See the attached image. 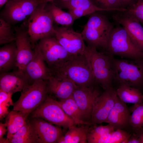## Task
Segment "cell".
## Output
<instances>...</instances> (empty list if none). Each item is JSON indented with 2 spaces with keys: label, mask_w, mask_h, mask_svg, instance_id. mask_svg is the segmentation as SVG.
<instances>
[{
  "label": "cell",
  "mask_w": 143,
  "mask_h": 143,
  "mask_svg": "<svg viewBox=\"0 0 143 143\" xmlns=\"http://www.w3.org/2000/svg\"><path fill=\"white\" fill-rule=\"evenodd\" d=\"M16 35L12 25L0 19V44H5L15 42Z\"/></svg>",
  "instance_id": "obj_30"
},
{
  "label": "cell",
  "mask_w": 143,
  "mask_h": 143,
  "mask_svg": "<svg viewBox=\"0 0 143 143\" xmlns=\"http://www.w3.org/2000/svg\"><path fill=\"white\" fill-rule=\"evenodd\" d=\"M117 12L113 15V19L126 29L135 44L143 52V26L126 10Z\"/></svg>",
  "instance_id": "obj_15"
},
{
  "label": "cell",
  "mask_w": 143,
  "mask_h": 143,
  "mask_svg": "<svg viewBox=\"0 0 143 143\" xmlns=\"http://www.w3.org/2000/svg\"><path fill=\"white\" fill-rule=\"evenodd\" d=\"M117 97L116 90L113 88L104 90L94 103L90 125L105 122L115 104Z\"/></svg>",
  "instance_id": "obj_14"
},
{
  "label": "cell",
  "mask_w": 143,
  "mask_h": 143,
  "mask_svg": "<svg viewBox=\"0 0 143 143\" xmlns=\"http://www.w3.org/2000/svg\"><path fill=\"white\" fill-rule=\"evenodd\" d=\"M108 54L132 60L143 59V52L133 42L123 26L113 28L109 35L105 49Z\"/></svg>",
  "instance_id": "obj_3"
},
{
  "label": "cell",
  "mask_w": 143,
  "mask_h": 143,
  "mask_svg": "<svg viewBox=\"0 0 143 143\" xmlns=\"http://www.w3.org/2000/svg\"><path fill=\"white\" fill-rule=\"evenodd\" d=\"M126 11L135 17L143 26V0H137Z\"/></svg>",
  "instance_id": "obj_32"
},
{
  "label": "cell",
  "mask_w": 143,
  "mask_h": 143,
  "mask_svg": "<svg viewBox=\"0 0 143 143\" xmlns=\"http://www.w3.org/2000/svg\"><path fill=\"white\" fill-rule=\"evenodd\" d=\"M17 54L15 42L4 44L0 47V73L8 72L15 66Z\"/></svg>",
  "instance_id": "obj_21"
},
{
  "label": "cell",
  "mask_w": 143,
  "mask_h": 143,
  "mask_svg": "<svg viewBox=\"0 0 143 143\" xmlns=\"http://www.w3.org/2000/svg\"><path fill=\"white\" fill-rule=\"evenodd\" d=\"M124 143H142L140 136L133 132L130 133L129 136Z\"/></svg>",
  "instance_id": "obj_36"
},
{
  "label": "cell",
  "mask_w": 143,
  "mask_h": 143,
  "mask_svg": "<svg viewBox=\"0 0 143 143\" xmlns=\"http://www.w3.org/2000/svg\"><path fill=\"white\" fill-rule=\"evenodd\" d=\"M131 113L126 104L121 101L118 96L115 105L104 123L111 125L115 130L119 129L130 132L129 131H131Z\"/></svg>",
  "instance_id": "obj_16"
},
{
  "label": "cell",
  "mask_w": 143,
  "mask_h": 143,
  "mask_svg": "<svg viewBox=\"0 0 143 143\" xmlns=\"http://www.w3.org/2000/svg\"><path fill=\"white\" fill-rule=\"evenodd\" d=\"M30 122L37 137L38 143H57L63 135L61 129L39 117Z\"/></svg>",
  "instance_id": "obj_17"
},
{
  "label": "cell",
  "mask_w": 143,
  "mask_h": 143,
  "mask_svg": "<svg viewBox=\"0 0 143 143\" xmlns=\"http://www.w3.org/2000/svg\"><path fill=\"white\" fill-rule=\"evenodd\" d=\"M7 115L5 123L7 131V139L9 143L14 134L26 123L29 114L13 110Z\"/></svg>",
  "instance_id": "obj_24"
},
{
  "label": "cell",
  "mask_w": 143,
  "mask_h": 143,
  "mask_svg": "<svg viewBox=\"0 0 143 143\" xmlns=\"http://www.w3.org/2000/svg\"><path fill=\"white\" fill-rule=\"evenodd\" d=\"M97 84L78 86L72 95L85 120L90 125L94 103L96 99L102 93L97 87Z\"/></svg>",
  "instance_id": "obj_13"
},
{
  "label": "cell",
  "mask_w": 143,
  "mask_h": 143,
  "mask_svg": "<svg viewBox=\"0 0 143 143\" xmlns=\"http://www.w3.org/2000/svg\"><path fill=\"white\" fill-rule=\"evenodd\" d=\"M85 55L89 60L96 83L104 90L113 88L114 79L110 56L88 46Z\"/></svg>",
  "instance_id": "obj_6"
},
{
  "label": "cell",
  "mask_w": 143,
  "mask_h": 143,
  "mask_svg": "<svg viewBox=\"0 0 143 143\" xmlns=\"http://www.w3.org/2000/svg\"><path fill=\"white\" fill-rule=\"evenodd\" d=\"M131 133L121 129L115 130L110 133L109 143H123L129 137Z\"/></svg>",
  "instance_id": "obj_34"
},
{
  "label": "cell",
  "mask_w": 143,
  "mask_h": 143,
  "mask_svg": "<svg viewBox=\"0 0 143 143\" xmlns=\"http://www.w3.org/2000/svg\"><path fill=\"white\" fill-rule=\"evenodd\" d=\"M37 44L50 70L60 66L72 55L60 44L54 36L41 39Z\"/></svg>",
  "instance_id": "obj_9"
},
{
  "label": "cell",
  "mask_w": 143,
  "mask_h": 143,
  "mask_svg": "<svg viewBox=\"0 0 143 143\" xmlns=\"http://www.w3.org/2000/svg\"><path fill=\"white\" fill-rule=\"evenodd\" d=\"M47 3H40L29 17L27 29L33 48L37 42L43 38L54 36V21L50 12L46 9Z\"/></svg>",
  "instance_id": "obj_4"
},
{
  "label": "cell",
  "mask_w": 143,
  "mask_h": 143,
  "mask_svg": "<svg viewBox=\"0 0 143 143\" xmlns=\"http://www.w3.org/2000/svg\"><path fill=\"white\" fill-rule=\"evenodd\" d=\"M12 95L0 89V105L8 107L11 105L13 106L14 104L12 99Z\"/></svg>",
  "instance_id": "obj_35"
},
{
  "label": "cell",
  "mask_w": 143,
  "mask_h": 143,
  "mask_svg": "<svg viewBox=\"0 0 143 143\" xmlns=\"http://www.w3.org/2000/svg\"><path fill=\"white\" fill-rule=\"evenodd\" d=\"M68 0H41V3H47L52 1H65Z\"/></svg>",
  "instance_id": "obj_40"
},
{
  "label": "cell",
  "mask_w": 143,
  "mask_h": 143,
  "mask_svg": "<svg viewBox=\"0 0 143 143\" xmlns=\"http://www.w3.org/2000/svg\"><path fill=\"white\" fill-rule=\"evenodd\" d=\"M130 109L131 132L140 136L143 134V102L133 105Z\"/></svg>",
  "instance_id": "obj_29"
},
{
  "label": "cell",
  "mask_w": 143,
  "mask_h": 143,
  "mask_svg": "<svg viewBox=\"0 0 143 143\" xmlns=\"http://www.w3.org/2000/svg\"><path fill=\"white\" fill-rule=\"evenodd\" d=\"M48 91L46 80L34 81L27 85L13 105V110L29 114L46 100Z\"/></svg>",
  "instance_id": "obj_7"
},
{
  "label": "cell",
  "mask_w": 143,
  "mask_h": 143,
  "mask_svg": "<svg viewBox=\"0 0 143 143\" xmlns=\"http://www.w3.org/2000/svg\"><path fill=\"white\" fill-rule=\"evenodd\" d=\"M10 143H38V138L30 122L26 123L14 135Z\"/></svg>",
  "instance_id": "obj_28"
},
{
  "label": "cell",
  "mask_w": 143,
  "mask_h": 143,
  "mask_svg": "<svg viewBox=\"0 0 143 143\" xmlns=\"http://www.w3.org/2000/svg\"><path fill=\"white\" fill-rule=\"evenodd\" d=\"M116 91L118 97L126 104L134 105L143 102V94L137 88L121 84Z\"/></svg>",
  "instance_id": "obj_26"
},
{
  "label": "cell",
  "mask_w": 143,
  "mask_h": 143,
  "mask_svg": "<svg viewBox=\"0 0 143 143\" xmlns=\"http://www.w3.org/2000/svg\"><path fill=\"white\" fill-rule=\"evenodd\" d=\"M137 0H119L122 8H126L134 3Z\"/></svg>",
  "instance_id": "obj_39"
},
{
  "label": "cell",
  "mask_w": 143,
  "mask_h": 143,
  "mask_svg": "<svg viewBox=\"0 0 143 143\" xmlns=\"http://www.w3.org/2000/svg\"><path fill=\"white\" fill-rule=\"evenodd\" d=\"M54 37L60 44L72 55H85L87 46L81 33L69 26L55 27Z\"/></svg>",
  "instance_id": "obj_11"
},
{
  "label": "cell",
  "mask_w": 143,
  "mask_h": 143,
  "mask_svg": "<svg viewBox=\"0 0 143 143\" xmlns=\"http://www.w3.org/2000/svg\"><path fill=\"white\" fill-rule=\"evenodd\" d=\"M8 1V0H0V8L6 4Z\"/></svg>",
  "instance_id": "obj_41"
},
{
  "label": "cell",
  "mask_w": 143,
  "mask_h": 143,
  "mask_svg": "<svg viewBox=\"0 0 143 143\" xmlns=\"http://www.w3.org/2000/svg\"><path fill=\"white\" fill-rule=\"evenodd\" d=\"M58 7L69 10L75 8L86 12L88 14L99 11H110V10L100 8L97 6L91 0H68L65 1H53Z\"/></svg>",
  "instance_id": "obj_22"
},
{
  "label": "cell",
  "mask_w": 143,
  "mask_h": 143,
  "mask_svg": "<svg viewBox=\"0 0 143 143\" xmlns=\"http://www.w3.org/2000/svg\"><path fill=\"white\" fill-rule=\"evenodd\" d=\"M8 107L5 105H0V118L1 120L8 115L9 112Z\"/></svg>",
  "instance_id": "obj_38"
},
{
  "label": "cell",
  "mask_w": 143,
  "mask_h": 143,
  "mask_svg": "<svg viewBox=\"0 0 143 143\" xmlns=\"http://www.w3.org/2000/svg\"><path fill=\"white\" fill-rule=\"evenodd\" d=\"M90 125H74L68 128L64 135H62L57 143H87V133Z\"/></svg>",
  "instance_id": "obj_23"
},
{
  "label": "cell",
  "mask_w": 143,
  "mask_h": 143,
  "mask_svg": "<svg viewBox=\"0 0 143 143\" xmlns=\"http://www.w3.org/2000/svg\"><path fill=\"white\" fill-rule=\"evenodd\" d=\"M99 5V7L111 11H123L125 8H122L119 0H94Z\"/></svg>",
  "instance_id": "obj_33"
},
{
  "label": "cell",
  "mask_w": 143,
  "mask_h": 143,
  "mask_svg": "<svg viewBox=\"0 0 143 143\" xmlns=\"http://www.w3.org/2000/svg\"><path fill=\"white\" fill-rule=\"evenodd\" d=\"M32 114L33 118H40L65 128L75 124L73 120L65 113L56 100L48 96L32 112Z\"/></svg>",
  "instance_id": "obj_8"
},
{
  "label": "cell",
  "mask_w": 143,
  "mask_h": 143,
  "mask_svg": "<svg viewBox=\"0 0 143 143\" xmlns=\"http://www.w3.org/2000/svg\"><path fill=\"white\" fill-rule=\"evenodd\" d=\"M114 130V128L109 124L106 126L90 125L87 133V141L88 142L91 140L110 133Z\"/></svg>",
  "instance_id": "obj_31"
},
{
  "label": "cell",
  "mask_w": 143,
  "mask_h": 143,
  "mask_svg": "<svg viewBox=\"0 0 143 143\" xmlns=\"http://www.w3.org/2000/svg\"><path fill=\"white\" fill-rule=\"evenodd\" d=\"M29 83L28 77L18 69L12 72L0 73V89L12 94L21 91Z\"/></svg>",
  "instance_id": "obj_19"
},
{
  "label": "cell",
  "mask_w": 143,
  "mask_h": 143,
  "mask_svg": "<svg viewBox=\"0 0 143 143\" xmlns=\"http://www.w3.org/2000/svg\"><path fill=\"white\" fill-rule=\"evenodd\" d=\"M110 61L114 81L140 90L143 86V59H118L110 56Z\"/></svg>",
  "instance_id": "obj_2"
},
{
  "label": "cell",
  "mask_w": 143,
  "mask_h": 143,
  "mask_svg": "<svg viewBox=\"0 0 143 143\" xmlns=\"http://www.w3.org/2000/svg\"><path fill=\"white\" fill-rule=\"evenodd\" d=\"M47 3L46 7L50 12L54 22L64 26H69L74 21L71 15L68 12L63 11L54 2Z\"/></svg>",
  "instance_id": "obj_27"
},
{
  "label": "cell",
  "mask_w": 143,
  "mask_h": 143,
  "mask_svg": "<svg viewBox=\"0 0 143 143\" xmlns=\"http://www.w3.org/2000/svg\"><path fill=\"white\" fill-rule=\"evenodd\" d=\"M14 29L17 48L15 66L18 70L24 72L27 65L34 57L35 51L25 26H16Z\"/></svg>",
  "instance_id": "obj_12"
},
{
  "label": "cell",
  "mask_w": 143,
  "mask_h": 143,
  "mask_svg": "<svg viewBox=\"0 0 143 143\" xmlns=\"http://www.w3.org/2000/svg\"><path fill=\"white\" fill-rule=\"evenodd\" d=\"M7 126L6 123H0V143H9V141L6 138H5L3 137L7 131L6 128Z\"/></svg>",
  "instance_id": "obj_37"
},
{
  "label": "cell",
  "mask_w": 143,
  "mask_h": 143,
  "mask_svg": "<svg viewBox=\"0 0 143 143\" xmlns=\"http://www.w3.org/2000/svg\"><path fill=\"white\" fill-rule=\"evenodd\" d=\"M34 49L35 55L26 66L24 72L31 83L39 80H47L51 76L50 70L46 65L37 47L35 45Z\"/></svg>",
  "instance_id": "obj_18"
},
{
  "label": "cell",
  "mask_w": 143,
  "mask_h": 143,
  "mask_svg": "<svg viewBox=\"0 0 143 143\" xmlns=\"http://www.w3.org/2000/svg\"><path fill=\"white\" fill-rule=\"evenodd\" d=\"M46 81L48 93L59 101L72 96L78 86L68 79L54 75Z\"/></svg>",
  "instance_id": "obj_20"
},
{
  "label": "cell",
  "mask_w": 143,
  "mask_h": 143,
  "mask_svg": "<svg viewBox=\"0 0 143 143\" xmlns=\"http://www.w3.org/2000/svg\"><path fill=\"white\" fill-rule=\"evenodd\" d=\"M90 15L81 33L83 40L88 46L105 49L113 25L104 15L97 12Z\"/></svg>",
  "instance_id": "obj_5"
},
{
  "label": "cell",
  "mask_w": 143,
  "mask_h": 143,
  "mask_svg": "<svg viewBox=\"0 0 143 143\" xmlns=\"http://www.w3.org/2000/svg\"><path fill=\"white\" fill-rule=\"evenodd\" d=\"M56 101L65 113L73 120L75 125H90L85 120L72 96L64 100Z\"/></svg>",
  "instance_id": "obj_25"
},
{
  "label": "cell",
  "mask_w": 143,
  "mask_h": 143,
  "mask_svg": "<svg viewBox=\"0 0 143 143\" xmlns=\"http://www.w3.org/2000/svg\"><path fill=\"white\" fill-rule=\"evenodd\" d=\"M50 70L51 75L68 79L77 86L97 84L85 55H71L60 66Z\"/></svg>",
  "instance_id": "obj_1"
},
{
  "label": "cell",
  "mask_w": 143,
  "mask_h": 143,
  "mask_svg": "<svg viewBox=\"0 0 143 143\" xmlns=\"http://www.w3.org/2000/svg\"><path fill=\"white\" fill-rule=\"evenodd\" d=\"M41 0H8L0 13V18L12 25L28 17Z\"/></svg>",
  "instance_id": "obj_10"
}]
</instances>
